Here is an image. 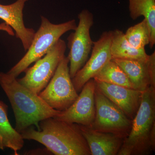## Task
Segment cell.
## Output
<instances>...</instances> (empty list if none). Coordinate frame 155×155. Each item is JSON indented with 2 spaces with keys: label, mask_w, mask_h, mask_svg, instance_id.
Wrapping results in <instances>:
<instances>
[{
  "label": "cell",
  "mask_w": 155,
  "mask_h": 155,
  "mask_svg": "<svg viewBox=\"0 0 155 155\" xmlns=\"http://www.w3.org/2000/svg\"><path fill=\"white\" fill-rule=\"evenodd\" d=\"M39 126L38 130L31 126L22 131L23 139L38 142L56 155H91L78 124L50 117Z\"/></svg>",
  "instance_id": "1"
},
{
  "label": "cell",
  "mask_w": 155,
  "mask_h": 155,
  "mask_svg": "<svg viewBox=\"0 0 155 155\" xmlns=\"http://www.w3.org/2000/svg\"><path fill=\"white\" fill-rule=\"evenodd\" d=\"M0 86L10 101L14 111L15 129L21 133L28 127L39 124L42 120L57 117L62 111L49 107L38 95L19 83L17 78L0 72Z\"/></svg>",
  "instance_id": "2"
},
{
  "label": "cell",
  "mask_w": 155,
  "mask_h": 155,
  "mask_svg": "<svg viewBox=\"0 0 155 155\" xmlns=\"http://www.w3.org/2000/svg\"><path fill=\"white\" fill-rule=\"evenodd\" d=\"M155 150V87L142 91L140 106L118 155H149Z\"/></svg>",
  "instance_id": "3"
},
{
  "label": "cell",
  "mask_w": 155,
  "mask_h": 155,
  "mask_svg": "<svg viewBox=\"0 0 155 155\" xmlns=\"http://www.w3.org/2000/svg\"><path fill=\"white\" fill-rule=\"evenodd\" d=\"M39 28L35 33L33 39L27 52L23 58L7 72L17 78L21 73L45 55L67 31L75 30L77 25L75 19L55 24L51 23L44 16H41Z\"/></svg>",
  "instance_id": "4"
},
{
  "label": "cell",
  "mask_w": 155,
  "mask_h": 155,
  "mask_svg": "<svg viewBox=\"0 0 155 155\" xmlns=\"http://www.w3.org/2000/svg\"><path fill=\"white\" fill-rule=\"evenodd\" d=\"M69 64L68 57L64 56L49 82L38 94L48 105L58 111L67 110L78 95L70 77Z\"/></svg>",
  "instance_id": "5"
},
{
  "label": "cell",
  "mask_w": 155,
  "mask_h": 155,
  "mask_svg": "<svg viewBox=\"0 0 155 155\" xmlns=\"http://www.w3.org/2000/svg\"><path fill=\"white\" fill-rule=\"evenodd\" d=\"M67 45L60 39L43 57L35 62L32 67H28L18 82L31 91L38 94L47 85L55 72L61 60L65 56Z\"/></svg>",
  "instance_id": "6"
},
{
  "label": "cell",
  "mask_w": 155,
  "mask_h": 155,
  "mask_svg": "<svg viewBox=\"0 0 155 155\" xmlns=\"http://www.w3.org/2000/svg\"><path fill=\"white\" fill-rule=\"evenodd\" d=\"M95 116L91 128L97 131L114 134L125 139L132 126L130 120L114 103L96 87Z\"/></svg>",
  "instance_id": "7"
},
{
  "label": "cell",
  "mask_w": 155,
  "mask_h": 155,
  "mask_svg": "<svg viewBox=\"0 0 155 155\" xmlns=\"http://www.w3.org/2000/svg\"><path fill=\"white\" fill-rule=\"evenodd\" d=\"M78 25L74 32L67 38L69 49V74L71 78L85 64L93 46L90 31L94 24V16L87 10H82L78 14Z\"/></svg>",
  "instance_id": "8"
},
{
  "label": "cell",
  "mask_w": 155,
  "mask_h": 155,
  "mask_svg": "<svg viewBox=\"0 0 155 155\" xmlns=\"http://www.w3.org/2000/svg\"><path fill=\"white\" fill-rule=\"evenodd\" d=\"M112 31L103 32L99 39L94 42L90 58L72 78L73 85L77 92L90 79H92L112 60L110 51Z\"/></svg>",
  "instance_id": "9"
},
{
  "label": "cell",
  "mask_w": 155,
  "mask_h": 155,
  "mask_svg": "<svg viewBox=\"0 0 155 155\" xmlns=\"http://www.w3.org/2000/svg\"><path fill=\"white\" fill-rule=\"evenodd\" d=\"M95 81H88L82 87L75 101L68 109L54 117L70 123L91 127L95 116Z\"/></svg>",
  "instance_id": "10"
},
{
  "label": "cell",
  "mask_w": 155,
  "mask_h": 155,
  "mask_svg": "<svg viewBox=\"0 0 155 155\" xmlns=\"http://www.w3.org/2000/svg\"><path fill=\"white\" fill-rule=\"evenodd\" d=\"M122 68L136 89L143 91L155 87V52L145 60L112 59Z\"/></svg>",
  "instance_id": "11"
},
{
  "label": "cell",
  "mask_w": 155,
  "mask_h": 155,
  "mask_svg": "<svg viewBox=\"0 0 155 155\" xmlns=\"http://www.w3.org/2000/svg\"><path fill=\"white\" fill-rule=\"evenodd\" d=\"M95 81L97 88L132 121L140 106L142 91L116 84Z\"/></svg>",
  "instance_id": "12"
},
{
  "label": "cell",
  "mask_w": 155,
  "mask_h": 155,
  "mask_svg": "<svg viewBox=\"0 0 155 155\" xmlns=\"http://www.w3.org/2000/svg\"><path fill=\"white\" fill-rule=\"evenodd\" d=\"M28 1L17 0L8 5L0 4V19L15 31V36L20 40L25 51L30 46L35 32L33 28L25 27L23 20V9Z\"/></svg>",
  "instance_id": "13"
},
{
  "label": "cell",
  "mask_w": 155,
  "mask_h": 155,
  "mask_svg": "<svg viewBox=\"0 0 155 155\" xmlns=\"http://www.w3.org/2000/svg\"><path fill=\"white\" fill-rule=\"evenodd\" d=\"M91 155H116L124 139L110 133L101 132L91 127L80 125Z\"/></svg>",
  "instance_id": "14"
},
{
  "label": "cell",
  "mask_w": 155,
  "mask_h": 155,
  "mask_svg": "<svg viewBox=\"0 0 155 155\" xmlns=\"http://www.w3.org/2000/svg\"><path fill=\"white\" fill-rule=\"evenodd\" d=\"M110 51L112 59L145 60L149 56L145 48L133 47L125 38V33L118 29L112 31Z\"/></svg>",
  "instance_id": "15"
},
{
  "label": "cell",
  "mask_w": 155,
  "mask_h": 155,
  "mask_svg": "<svg viewBox=\"0 0 155 155\" xmlns=\"http://www.w3.org/2000/svg\"><path fill=\"white\" fill-rule=\"evenodd\" d=\"M0 136L2 137L5 148H8L18 155L23 147L24 139L21 134L12 127L8 118V107L0 100Z\"/></svg>",
  "instance_id": "16"
},
{
  "label": "cell",
  "mask_w": 155,
  "mask_h": 155,
  "mask_svg": "<svg viewBox=\"0 0 155 155\" xmlns=\"http://www.w3.org/2000/svg\"><path fill=\"white\" fill-rule=\"evenodd\" d=\"M130 18L133 20L144 17L149 28L150 48L155 44V0H128Z\"/></svg>",
  "instance_id": "17"
},
{
  "label": "cell",
  "mask_w": 155,
  "mask_h": 155,
  "mask_svg": "<svg viewBox=\"0 0 155 155\" xmlns=\"http://www.w3.org/2000/svg\"><path fill=\"white\" fill-rule=\"evenodd\" d=\"M93 79L96 81H102L136 89L125 72L113 60L107 63Z\"/></svg>",
  "instance_id": "18"
},
{
  "label": "cell",
  "mask_w": 155,
  "mask_h": 155,
  "mask_svg": "<svg viewBox=\"0 0 155 155\" xmlns=\"http://www.w3.org/2000/svg\"><path fill=\"white\" fill-rule=\"evenodd\" d=\"M125 38L133 47L136 49L144 48L149 44L150 32L146 20H143L127 28L125 33Z\"/></svg>",
  "instance_id": "19"
},
{
  "label": "cell",
  "mask_w": 155,
  "mask_h": 155,
  "mask_svg": "<svg viewBox=\"0 0 155 155\" xmlns=\"http://www.w3.org/2000/svg\"><path fill=\"white\" fill-rule=\"evenodd\" d=\"M0 31H5L11 36L15 35V33L13 31V29L5 22L0 24Z\"/></svg>",
  "instance_id": "20"
},
{
  "label": "cell",
  "mask_w": 155,
  "mask_h": 155,
  "mask_svg": "<svg viewBox=\"0 0 155 155\" xmlns=\"http://www.w3.org/2000/svg\"><path fill=\"white\" fill-rule=\"evenodd\" d=\"M5 149L2 137L0 136V150H4Z\"/></svg>",
  "instance_id": "21"
}]
</instances>
